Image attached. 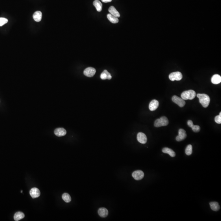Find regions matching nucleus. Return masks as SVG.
<instances>
[{
	"instance_id": "obj_1",
	"label": "nucleus",
	"mask_w": 221,
	"mask_h": 221,
	"mask_svg": "<svg viewBox=\"0 0 221 221\" xmlns=\"http://www.w3.org/2000/svg\"><path fill=\"white\" fill-rule=\"evenodd\" d=\"M197 97L199 100V102L204 108H206L209 105L210 102V98L209 96L206 94H197Z\"/></svg>"
},
{
	"instance_id": "obj_2",
	"label": "nucleus",
	"mask_w": 221,
	"mask_h": 221,
	"mask_svg": "<svg viewBox=\"0 0 221 221\" xmlns=\"http://www.w3.org/2000/svg\"><path fill=\"white\" fill-rule=\"evenodd\" d=\"M196 96L195 92L192 90L185 91L181 94V98L184 100H193Z\"/></svg>"
},
{
	"instance_id": "obj_3",
	"label": "nucleus",
	"mask_w": 221,
	"mask_h": 221,
	"mask_svg": "<svg viewBox=\"0 0 221 221\" xmlns=\"http://www.w3.org/2000/svg\"><path fill=\"white\" fill-rule=\"evenodd\" d=\"M168 123L169 121L167 118L165 116H162L155 120L154 125L156 128H159L161 127L167 126Z\"/></svg>"
},
{
	"instance_id": "obj_4",
	"label": "nucleus",
	"mask_w": 221,
	"mask_h": 221,
	"mask_svg": "<svg viewBox=\"0 0 221 221\" xmlns=\"http://www.w3.org/2000/svg\"><path fill=\"white\" fill-rule=\"evenodd\" d=\"M170 80L172 81H180L182 79V74L180 72H175L170 73L169 76Z\"/></svg>"
},
{
	"instance_id": "obj_5",
	"label": "nucleus",
	"mask_w": 221,
	"mask_h": 221,
	"mask_svg": "<svg viewBox=\"0 0 221 221\" xmlns=\"http://www.w3.org/2000/svg\"><path fill=\"white\" fill-rule=\"evenodd\" d=\"M172 101L177 104L180 107H183L185 106V101L182 98H179L176 96H174L172 98Z\"/></svg>"
},
{
	"instance_id": "obj_6",
	"label": "nucleus",
	"mask_w": 221,
	"mask_h": 221,
	"mask_svg": "<svg viewBox=\"0 0 221 221\" xmlns=\"http://www.w3.org/2000/svg\"><path fill=\"white\" fill-rule=\"evenodd\" d=\"M186 137L187 134L185 130L182 129H180L178 130V135L176 137V139L177 141H181L184 140Z\"/></svg>"
},
{
	"instance_id": "obj_7",
	"label": "nucleus",
	"mask_w": 221,
	"mask_h": 221,
	"mask_svg": "<svg viewBox=\"0 0 221 221\" xmlns=\"http://www.w3.org/2000/svg\"><path fill=\"white\" fill-rule=\"evenodd\" d=\"M96 70L93 67H88L86 68L84 71V74L88 77H92L95 75Z\"/></svg>"
},
{
	"instance_id": "obj_8",
	"label": "nucleus",
	"mask_w": 221,
	"mask_h": 221,
	"mask_svg": "<svg viewBox=\"0 0 221 221\" xmlns=\"http://www.w3.org/2000/svg\"><path fill=\"white\" fill-rule=\"evenodd\" d=\"M132 176L136 180H140L144 176V173L141 170H136L133 172Z\"/></svg>"
},
{
	"instance_id": "obj_9",
	"label": "nucleus",
	"mask_w": 221,
	"mask_h": 221,
	"mask_svg": "<svg viewBox=\"0 0 221 221\" xmlns=\"http://www.w3.org/2000/svg\"><path fill=\"white\" fill-rule=\"evenodd\" d=\"M137 139L138 141L141 143L144 144L147 143V137L145 133L139 132L138 133Z\"/></svg>"
},
{
	"instance_id": "obj_10",
	"label": "nucleus",
	"mask_w": 221,
	"mask_h": 221,
	"mask_svg": "<svg viewBox=\"0 0 221 221\" xmlns=\"http://www.w3.org/2000/svg\"><path fill=\"white\" fill-rule=\"evenodd\" d=\"M159 104V102H158L157 100H152L149 104V109L151 111H155L158 108Z\"/></svg>"
},
{
	"instance_id": "obj_11",
	"label": "nucleus",
	"mask_w": 221,
	"mask_h": 221,
	"mask_svg": "<svg viewBox=\"0 0 221 221\" xmlns=\"http://www.w3.org/2000/svg\"><path fill=\"white\" fill-rule=\"evenodd\" d=\"M30 195L33 198L38 197L40 195V192L39 189L36 187H33L30 190Z\"/></svg>"
},
{
	"instance_id": "obj_12",
	"label": "nucleus",
	"mask_w": 221,
	"mask_h": 221,
	"mask_svg": "<svg viewBox=\"0 0 221 221\" xmlns=\"http://www.w3.org/2000/svg\"><path fill=\"white\" fill-rule=\"evenodd\" d=\"M54 133L57 136H63L66 134V131L63 128H58L54 131Z\"/></svg>"
},
{
	"instance_id": "obj_13",
	"label": "nucleus",
	"mask_w": 221,
	"mask_h": 221,
	"mask_svg": "<svg viewBox=\"0 0 221 221\" xmlns=\"http://www.w3.org/2000/svg\"><path fill=\"white\" fill-rule=\"evenodd\" d=\"M187 124L189 127L191 128L193 131L195 132H198L200 130V127L199 125H194L192 120H189L187 122Z\"/></svg>"
},
{
	"instance_id": "obj_14",
	"label": "nucleus",
	"mask_w": 221,
	"mask_h": 221,
	"mask_svg": "<svg viewBox=\"0 0 221 221\" xmlns=\"http://www.w3.org/2000/svg\"><path fill=\"white\" fill-rule=\"evenodd\" d=\"M98 213L100 217H106L108 215V211L105 208H100L98 211Z\"/></svg>"
},
{
	"instance_id": "obj_15",
	"label": "nucleus",
	"mask_w": 221,
	"mask_h": 221,
	"mask_svg": "<svg viewBox=\"0 0 221 221\" xmlns=\"http://www.w3.org/2000/svg\"><path fill=\"white\" fill-rule=\"evenodd\" d=\"M211 82L214 85H217L221 82V77L219 75L215 74L211 78Z\"/></svg>"
},
{
	"instance_id": "obj_16",
	"label": "nucleus",
	"mask_w": 221,
	"mask_h": 221,
	"mask_svg": "<svg viewBox=\"0 0 221 221\" xmlns=\"http://www.w3.org/2000/svg\"><path fill=\"white\" fill-rule=\"evenodd\" d=\"M42 14L41 12L37 11L35 12L33 15V18L36 22H40L42 19Z\"/></svg>"
},
{
	"instance_id": "obj_17",
	"label": "nucleus",
	"mask_w": 221,
	"mask_h": 221,
	"mask_svg": "<svg viewBox=\"0 0 221 221\" xmlns=\"http://www.w3.org/2000/svg\"><path fill=\"white\" fill-rule=\"evenodd\" d=\"M100 78L102 80H104L106 79L111 80L112 78V77L111 75V74L108 72L107 70H105L100 75Z\"/></svg>"
},
{
	"instance_id": "obj_18",
	"label": "nucleus",
	"mask_w": 221,
	"mask_h": 221,
	"mask_svg": "<svg viewBox=\"0 0 221 221\" xmlns=\"http://www.w3.org/2000/svg\"><path fill=\"white\" fill-rule=\"evenodd\" d=\"M162 152L165 154H168L169 155H170L172 157H174L176 155L175 152L173 150L168 148H163L162 150Z\"/></svg>"
},
{
	"instance_id": "obj_19",
	"label": "nucleus",
	"mask_w": 221,
	"mask_h": 221,
	"mask_svg": "<svg viewBox=\"0 0 221 221\" xmlns=\"http://www.w3.org/2000/svg\"><path fill=\"white\" fill-rule=\"evenodd\" d=\"M109 12H110L111 14L115 16L116 17H119L120 16L119 13L118 12L117 10H116V9L113 6H111L109 7Z\"/></svg>"
},
{
	"instance_id": "obj_20",
	"label": "nucleus",
	"mask_w": 221,
	"mask_h": 221,
	"mask_svg": "<svg viewBox=\"0 0 221 221\" xmlns=\"http://www.w3.org/2000/svg\"><path fill=\"white\" fill-rule=\"evenodd\" d=\"M209 204L211 209L213 211H218L220 209L219 204L217 202H211Z\"/></svg>"
},
{
	"instance_id": "obj_21",
	"label": "nucleus",
	"mask_w": 221,
	"mask_h": 221,
	"mask_svg": "<svg viewBox=\"0 0 221 221\" xmlns=\"http://www.w3.org/2000/svg\"><path fill=\"white\" fill-rule=\"evenodd\" d=\"M94 6L96 7V9H97V11L99 12H101L102 10V5L100 1H99V0H95L93 1V3Z\"/></svg>"
},
{
	"instance_id": "obj_22",
	"label": "nucleus",
	"mask_w": 221,
	"mask_h": 221,
	"mask_svg": "<svg viewBox=\"0 0 221 221\" xmlns=\"http://www.w3.org/2000/svg\"><path fill=\"white\" fill-rule=\"evenodd\" d=\"M25 217V215L22 212H17L14 214V218L15 221H18L20 219H22Z\"/></svg>"
},
{
	"instance_id": "obj_23",
	"label": "nucleus",
	"mask_w": 221,
	"mask_h": 221,
	"mask_svg": "<svg viewBox=\"0 0 221 221\" xmlns=\"http://www.w3.org/2000/svg\"><path fill=\"white\" fill-rule=\"evenodd\" d=\"M107 17L110 22L113 24H117L119 22V20L117 17L114 16L111 14H107Z\"/></svg>"
},
{
	"instance_id": "obj_24",
	"label": "nucleus",
	"mask_w": 221,
	"mask_h": 221,
	"mask_svg": "<svg viewBox=\"0 0 221 221\" xmlns=\"http://www.w3.org/2000/svg\"><path fill=\"white\" fill-rule=\"evenodd\" d=\"M62 198L64 201L66 203H69L71 200V198L70 195L67 193H64L62 195Z\"/></svg>"
},
{
	"instance_id": "obj_25",
	"label": "nucleus",
	"mask_w": 221,
	"mask_h": 221,
	"mask_svg": "<svg viewBox=\"0 0 221 221\" xmlns=\"http://www.w3.org/2000/svg\"><path fill=\"white\" fill-rule=\"evenodd\" d=\"M185 154L188 156L191 155L193 152V147L191 145H189L187 146L185 149Z\"/></svg>"
},
{
	"instance_id": "obj_26",
	"label": "nucleus",
	"mask_w": 221,
	"mask_h": 221,
	"mask_svg": "<svg viewBox=\"0 0 221 221\" xmlns=\"http://www.w3.org/2000/svg\"><path fill=\"white\" fill-rule=\"evenodd\" d=\"M8 20L5 18H0V26H2L8 22Z\"/></svg>"
},
{
	"instance_id": "obj_27",
	"label": "nucleus",
	"mask_w": 221,
	"mask_h": 221,
	"mask_svg": "<svg viewBox=\"0 0 221 221\" xmlns=\"http://www.w3.org/2000/svg\"><path fill=\"white\" fill-rule=\"evenodd\" d=\"M215 122L217 124L221 123V112H220L219 115H217L215 118Z\"/></svg>"
},
{
	"instance_id": "obj_28",
	"label": "nucleus",
	"mask_w": 221,
	"mask_h": 221,
	"mask_svg": "<svg viewBox=\"0 0 221 221\" xmlns=\"http://www.w3.org/2000/svg\"><path fill=\"white\" fill-rule=\"evenodd\" d=\"M101 1L104 3H109L112 1V0H101Z\"/></svg>"
}]
</instances>
